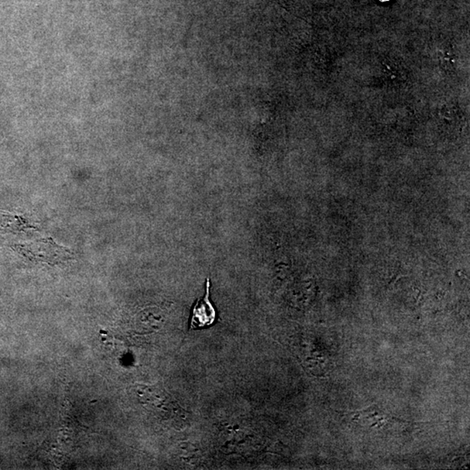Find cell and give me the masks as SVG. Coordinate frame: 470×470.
<instances>
[{
	"label": "cell",
	"mask_w": 470,
	"mask_h": 470,
	"mask_svg": "<svg viewBox=\"0 0 470 470\" xmlns=\"http://www.w3.org/2000/svg\"><path fill=\"white\" fill-rule=\"evenodd\" d=\"M210 280L205 284V296L195 303L191 317V328H204L215 324L216 312L209 299Z\"/></svg>",
	"instance_id": "6da1fadb"
}]
</instances>
